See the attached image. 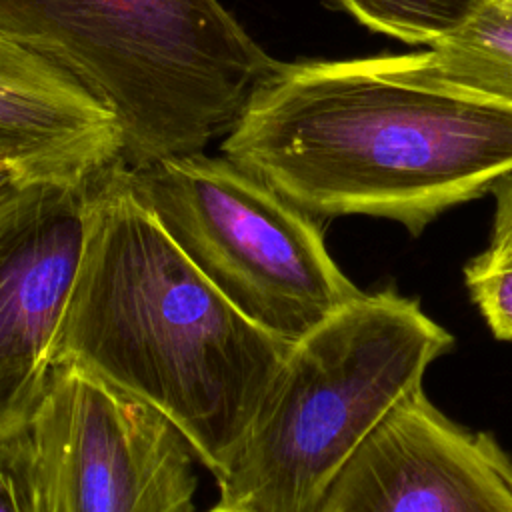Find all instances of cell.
<instances>
[{
    "mask_svg": "<svg viewBox=\"0 0 512 512\" xmlns=\"http://www.w3.org/2000/svg\"><path fill=\"white\" fill-rule=\"evenodd\" d=\"M220 150L312 216L420 234L512 172V108L408 80L384 56L278 62Z\"/></svg>",
    "mask_w": 512,
    "mask_h": 512,
    "instance_id": "obj_1",
    "label": "cell"
},
{
    "mask_svg": "<svg viewBox=\"0 0 512 512\" xmlns=\"http://www.w3.org/2000/svg\"><path fill=\"white\" fill-rule=\"evenodd\" d=\"M290 346L188 260L136 194L124 160L94 178L54 364H78L164 412L218 478Z\"/></svg>",
    "mask_w": 512,
    "mask_h": 512,
    "instance_id": "obj_2",
    "label": "cell"
},
{
    "mask_svg": "<svg viewBox=\"0 0 512 512\" xmlns=\"http://www.w3.org/2000/svg\"><path fill=\"white\" fill-rule=\"evenodd\" d=\"M0 34L112 112L132 168L224 138L280 62L220 0H0Z\"/></svg>",
    "mask_w": 512,
    "mask_h": 512,
    "instance_id": "obj_3",
    "label": "cell"
},
{
    "mask_svg": "<svg viewBox=\"0 0 512 512\" xmlns=\"http://www.w3.org/2000/svg\"><path fill=\"white\" fill-rule=\"evenodd\" d=\"M452 342L418 300L394 290L362 292L336 310L290 346L216 478V506L320 512L346 462Z\"/></svg>",
    "mask_w": 512,
    "mask_h": 512,
    "instance_id": "obj_4",
    "label": "cell"
},
{
    "mask_svg": "<svg viewBox=\"0 0 512 512\" xmlns=\"http://www.w3.org/2000/svg\"><path fill=\"white\" fill-rule=\"evenodd\" d=\"M130 174L176 246L262 330L294 344L362 294L314 216L226 156L180 154Z\"/></svg>",
    "mask_w": 512,
    "mask_h": 512,
    "instance_id": "obj_5",
    "label": "cell"
},
{
    "mask_svg": "<svg viewBox=\"0 0 512 512\" xmlns=\"http://www.w3.org/2000/svg\"><path fill=\"white\" fill-rule=\"evenodd\" d=\"M28 434L46 512H192L180 428L78 364H54Z\"/></svg>",
    "mask_w": 512,
    "mask_h": 512,
    "instance_id": "obj_6",
    "label": "cell"
},
{
    "mask_svg": "<svg viewBox=\"0 0 512 512\" xmlns=\"http://www.w3.org/2000/svg\"><path fill=\"white\" fill-rule=\"evenodd\" d=\"M96 176L0 192V440L28 430L54 368Z\"/></svg>",
    "mask_w": 512,
    "mask_h": 512,
    "instance_id": "obj_7",
    "label": "cell"
},
{
    "mask_svg": "<svg viewBox=\"0 0 512 512\" xmlns=\"http://www.w3.org/2000/svg\"><path fill=\"white\" fill-rule=\"evenodd\" d=\"M320 512H512V458L418 388L346 462Z\"/></svg>",
    "mask_w": 512,
    "mask_h": 512,
    "instance_id": "obj_8",
    "label": "cell"
},
{
    "mask_svg": "<svg viewBox=\"0 0 512 512\" xmlns=\"http://www.w3.org/2000/svg\"><path fill=\"white\" fill-rule=\"evenodd\" d=\"M0 160L14 182L86 180L124 160L112 112L66 72L2 34Z\"/></svg>",
    "mask_w": 512,
    "mask_h": 512,
    "instance_id": "obj_9",
    "label": "cell"
},
{
    "mask_svg": "<svg viewBox=\"0 0 512 512\" xmlns=\"http://www.w3.org/2000/svg\"><path fill=\"white\" fill-rule=\"evenodd\" d=\"M428 50L384 56L400 76L512 108V6L490 0Z\"/></svg>",
    "mask_w": 512,
    "mask_h": 512,
    "instance_id": "obj_10",
    "label": "cell"
},
{
    "mask_svg": "<svg viewBox=\"0 0 512 512\" xmlns=\"http://www.w3.org/2000/svg\"><path fill=\"white\" fill-rule=\"evenodd\" d=\"M364 26L408 44H430L490 0H334Z\"/></svg>",
    "mask_w": 512,
    "mask_h": 512,
    "instance_id": "obj_11",
    "label": "cell"
},
{
    "mask_svg": "<svg viewBox=\"0 0 512 512\" xmlns=\"http://www.w3.org/2000/svg\"><path fill=\"white\" fill-rule=\"evenodd\" d=\"M464 282L492 334L512 340V246H494L464 266Z\"/></svg>",
    "mask_w": 512,
    "mask_h": 512,
    "instance_id": "obj_12",
    "label": "cell"
},
{
    "mask_svg": "<svg viewBox=\"0 0 512 512\" xmlns=\"http://www.w3.org/2000/svg\"><path fill=\"white\" fill-rule=\"evenodd\" d=\"M0 512H46L28 430L0 440Z\"/></svg>",
    "mask_w": 512,
    "mask_h": 512,
    "instance_id": "obj_13",
    "label": "cell"
},
{
    "mask_svg": "<svg viewBox=\"0 0 512 512\" xmlns=\"http://www.w3.org/2000/svg\"><path fill=\"white\" fill-rule=\"evenodd\" d=\"M492 194L496 200V208H494L490 244L512 246V172L506 174L492 188Z\"/></svg>",
    "mask_w": 512,
    "mask_h": 512,
    "instance_id": "obj_14",
    "label": "cell"
},
{
    "mask_svg": "<svg viewBox=\"0 0 512 512\" xmlns=\"http://www.w3.org/2000/svg\"><path fill=\"white\" fill-rule=\"evenodd\" d=\"M12 182H14V172H12V168H10L4 160H0V192L6 190Z\"/></svg>",
    "mask_w": 512,
    "mask_h": 512,
    "instance_id": "obj_15",
    "label": "cell"
},
{
    "mask_svg": "<svg viewBox=\"0 0 512 512\" xmlns=\"http://www.w3.org/2000/svg\"><path fill=\"white\" fill-rule=\"evenodd\" d=\"M208 512H228V510H222V508H218V506H214V508H210Z\"/></svg>",
    "mask_w": 512,
    "mask_h": 512,
    "instance_id": "obj_16",
    "label": "cell"
},
{
    "mask_svg": "<svg viewBox=\"0 0 512 512\" xmlns=\"http://www.w3.org/2000/svg\"><path fill=\"white\" fill-rule=\"evenodd\" d=\"M504 2H506V4H510V6H512V0H504Z\"/></svg>",
    "mask_w": 512,
    "mask_h": 512,
    "instance_id": "obj_17",
    "label": "cell"
}]
</instances>
